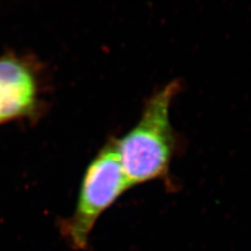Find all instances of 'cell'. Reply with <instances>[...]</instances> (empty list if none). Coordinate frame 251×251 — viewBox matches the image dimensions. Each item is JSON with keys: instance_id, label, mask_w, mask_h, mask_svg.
Listing matches in <instances>:
<instances>
[{"instance_id": "obj_3", "label": "cell", "mask_w": 251, "mask_h": 251, "mask_svg": "<svg viewBox=\"0 0 251 251\" xmlns=\"http://www.w3.org/2000/svg\"><path fill=\"white\" fill-rule=\"evenodd\" d=\"M39 96V75L32 60L14 53L0 56V125L34 117Z\"/></svg>"}, {"instance_id": "obj_2", "label": "cell", "mask_w": 251, "mask_h": 251, "mask_svg": "<svg viewBox=\"0 0 251 251\" xmlns=\"http://www.w3.org/2000/svg\"><path fill=\"white\" fill-rule=\"evenodd\" d=\"M130 188L111 138L87 167L81 181L75 211L59 224L62 237L75 251H85L101 214Z\"/></svg>"}, {"instance_id": "obj_1", "label": "cell", "mask_w": 251, "mask_h": 251, "mask_svg": "<svg viewBox=\"0 0 251 251\" xmlns=\"http://www.w3.org/2000/svg\"><path fill=\"white\" fill-rule=\"evenodd\" d=\"M180 90V82L174 80L155 91L146 100L136 125L121 139H117L121 166L130 188L168 177L178 149L170 110Z\"/></svg>"}]
</instances>
